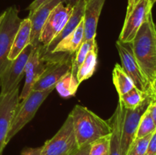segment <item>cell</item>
<instances>
[{
  "label": "cell",
  "mask_w": 156,
  "mask_h": 155,
  "mask_svg": "<svg viewBox=\"0 0 156 155\" xmlns=\"http://www.w3.org/2000/svg\"><path fill=\"white\" fill-rule=\"evenodd\" d=\"M131 45L139 65L152 85L156 78V25L152 13L140 27Z\"/></svg>",
  "instance_id": "obj_1"
},
{
  "label": "cell",
  "mask_w": 156,
  "mask_h": 155,
  "mask_svg": "<svg viewBox=\"0 0 156 155\" xmlns=\"http://www.w3.org/2000/svg\"><path fill=\"white\" fill-rule=\"evenodd\" d=\"M69 115L73 119V128L79 147L91 144L112 132L109 121L101 119L85 106L76 105Z\"/></svg>",
  "instance_id": "obj_2"
},
{
  "label": "cell",
  "mask_w": 156,
  "mask_h": 155,
  "mask_svg": "<svg viewBox=\"0 0 156 155\" xmlns=\"http://www.w3.org/2000/svg\"><path fill=\"white\" fill-rule=\"evenodd\" d=\"M42 56L47 62V67L32 91H41L55 88L57 82L72 71L75 54L58 53Z\"/></svg>",
  "instance_id": "obj_3"
},
{
  "label": "cell",
  "mask_w": 156,
  "mask_h": 155,
  "mask_svg": "<svg viewBox=\"0 0 156 155\" xmlns=\"http://www.w3.org/2000/svg\"><path fill=\"white\" fill-rule=\"evenodd\" d=\"M55 88L46 91H31L25 99L19 102L7 136V143L35 116L40 106Z\"/></svg>",
  "instance_id": "obj_4"
},
{
  "label": "cell",
  "mask_w": 156,
  "mask_h": 155,
  "mask_svg": "<svg viewBox=\"0 0 156 155\" xmlns=\"http://www.w3.org/2000/svg\"><path fill=\"white\" fill-rule=\"evenodd\" d=\"M79 148L73 119L69 115L56 135L42 146L41 155H74Z\"/></svg>",
  "instance_id": "obj_5"
},
{
  "label": "cell",
  "mask_w": 156,
  "mask_h": 155,
  "mask_svg": "<svg viewBox=\"0 0 156 155\" xmlns=\"http://www.w3.org/2000/svg\"><path fill=\"white\" fill-rule=\"evenodd\" d=\"M21 21L15 6L9 7L4 12V18L0 24V76L11 62L8 56Z\"/></svg>",
  "instance_id": "obj_6"
},
{
  "label": "cell",
  "mask_w": 156,
  "mask_h": 155,
  "mask_svg": "<svg viewBox=\"0 0 156 155\" xmlns=\"http://www.w3.org/2000/svg\"><path fill=\"white\" fill-rule=\"evenodd\" d=\"M73 8L66 6L63 2L58 4L50 12L39 38V46L41 54L45 52L50 43L63 30L69 19Z\"/></svg>",
  "instance_id": "obj_7"
},
{
  "label": "cell",
  "mask_w": 156,
  "mask_h": 155,
  "mask_svg": "<svg viewBox=\"0 0 156 155\" xmlns=\"http://www.w3.org/2000/svg\"><path fill=\"white\" fill-rule=\"evenodd\" d=\"M116 46L121 59L122 68L133 82L134 86L141 92L152 94V85L136 59L131 43H123L118 40L116 42Z\"/></svg>",
  "instance_id": "obj_8"
},
{
  "label": "cell",
  "mask_w": 156,
  "mask_h": 155,
  "mask_svg": "<svg viewBox=\"0 0 156 155\" xmlns=\"http://www.w3.org/2000/svg\"><path fill=\"white\" fill-rule=\"evenodd\" d=\"M154 100L152 94H149L136 108L133 109H125V115L120 138V148L122 155H126L133 141L136 139L137 129L143 114Z\"/></svg>",
  "instance_id": "obj_9"
},
{
  "label": "cell",
  "mask_w": 156,
  "mask_h": 155,
  "mask_svg": "<svg viewBox=\"0 0 156 155\" xmlns=\"http://www.w3.org/2000/svg\"><path fill=\"white\" fill-rule=\"evenodd\" d=\"M34 47L29 44L26 48L8 65L0 76V94H7L19 86L24 75L26 63Z\"/></svg>",
  "instance_id": "obj_10"
},
{
  "label": "cell",
  "mask_w": 156,
  "mask_h": 155,
  "mask_svg": "<svg viewBox=\"0 0 156 155\" xmlns=\"http://www.w3.org/2000/svg\"><path fill=\"white\" fill-rule=\"evenodd\" d=\"M19 104V86L7 94H0V155L7 145V136Z\"/></svg>",
  "instance_id": "obj_11"
},
{
  "label": "cell",
  "mask_w": 156,
  "mask_h": 155,
  "mask_svg": "<svg viewBox=\"0 0 156 155\" xmlns=\"http://www.w3.org/2000/svg\"><path fill=\"white\" fill-rule=\"evenodd\" d=\"M155 0H140L132 12L125 18L123 29L120 33L119 40L131 43L133 40L140 27L152 14Z\"/></svg>",
  "instance_id": "obj_12"
},
{
  "label": "cell",
  "mask_w": 156,
  "mask_h": 155,
  "mask_svg": "<svg viewBox=\"0 0 156 155\" xmlns=\"http://www.w3.org/2000/svg\"><path fill=\"white\" fill-rule=\"evenodd\" d=\"M47 67V62L41 55L40 46L34 47L26 63L24 68L25 81L21 94H19V102L25 99L33 90L37 81Z\"/></svg>",
  "instance_id": "obj_13"
},
{
  "label": "cell",
  "mask_w": 156,
  "mask_h": 155,
  "mask_svg": "<svg viewBox=\"0 0 156 155\" xmlns=\"http://www.w3.org/2000/svg\"><path fill=\"white\" fill-rule=\"evenodd\" d=\"M62 2H63V0H52L43 5L32 14L28 15V18H30L31 22L30 44L34 47L39 46V38L41 36V30L44 27L47 18L53 9Z\"/></svg>",
  "instance_id": "obj_14"
},
{
  "label": "cell",
  "mask_w": 156,
  "mask_h": 155,
  "mask_svg": "<svg viewBox=\"0 0 156 155\" xmlns=\"http://www.w3.org/2000/svg\"><path fill=\"white\" fill-rule=\"evenodd\" d=\"M106 0H87L84 12V33L83 42L96 38L97 27L99 17Z\"/></svg>",
  "instance_id": "obj_15"
},
{
  "label": "cell",
  "mask_w": 156,
  "mask_h": 155,
  "mask_svg": "<svg viewBox=\"0 0 156 155\" xmlns=\"http://www.w3.org/2000/svg\"><path fill=\"white\" fill-rule=\"evenodd\" d=\"M86 2L87 0H80V1L78 2V4L73 8V13H72L69 21H67L66 24L63 30L59 33V34L58 35L51 43H50V45L47 46L45 52H44L42 55L52 54V52L54 50L55 47L56 46V45H57L62 39H64L67 35H69L70 33H72V32L77 27V26L79 25V23L81 22V21L83 19Z\"/></svg>",
  "instance_id": "obj_16"
},
{
  "label": "cell",
  "mask_w": 156,
  "mask_h": 155,
  "mask_svg": "<svg viewBox=\"0 0 156 155\" xmlns=\"http://www.w3.org/2000/svg\"><path fill=\"white\" fill-rule=\"evenodd\" d=\"M125 115V108L118 102L114 114L108 121L112 127L111 135V150L110 155H122L120 148V138Z\"/></svg>",
  "instance_id": "obj_17"
},
{
  "label": "cell",
  "mask_w": 156,
  "mask_h": 155,
  "mask_svg": "<svg viewBox=\"0 0 156 155\" xmlns=\"http://www.w3.org/2000/svg\"><path fill=\"white\" fill-rule=\"evenodd\" d=\"M84 33H85V29H84V21L82 19L77 27L56 45L52 53H66L75 54L79 50L81 44L83 43Z\"/></svg>",
  "instance_id": "obj_18"
},
{
  "label": "cell",
  "mask_w": 156,
  "mask_h": 155,
  "mask_svg": "<svg viewBox=\"0 0 156 155\" xmlns=\"http://www.w3.org/2000/svg\"><path fill=\"white\" fill-rule=\"evenodd\" d=\"M30 33H31V22L30 18L22 19L18 32L14 39L12 49L9 53L8 59L12 61L15 59L27 46L30 44Z\"/></svg>",
  "instance_id": "obj_19"
},
{
  "label": "cell",
  "mask_w": 156,
  "mask_h": 155,
  "mask_svg": "<svg viewBox=\"0 0 156 155\" xmlns=\"http://www.w3.org/2000/svg\"><path fill=\"white\" fill-rule=\"evenodd\" d=\"M113 82L119 96L126 94L135 87L133 82L118 63L116 64L113 70Z\"/></svg>",
  "instance_id": "obj_20"
},
{
  "label": "cell",
  "mask_w": 156,
  "mask_h": 155,
  "mask_svg": "<svg viewBox=\"0 0 156 155\" xmlns=\"http://www.w3.org/2000/svg\"><path fill=\"white\" fill-rule=\"evenodd\" d=\"M98 48L97 42H96V38H93L91 40L85 41L81 44L79 50L75 53L74 59L73 62V67H72V75L74 78L77 80V73L79 71V68L82 65L86 58L88 53L91 51V50ZM78 81V80H77Z\"/></svg>",
  "instance_id": "obj_21"
},
{
  "label": "cell",
  "mask_w": 156,
  "mask_h": 155,
  "mask_svg": "<svg viewBox=\"0 0 156 155\" xmlns=\"http://www.w3.org/2000/svg\"><path fill=\"white\" fill-rule=\"evenodd\" d=\"M98 62V48L91 50L87 55L85 61L77 73V80L79 84L90 78L95 71Z\"/></svg>",
  "instance_id": "obj_22"
},
{
  "label": "cell",
  "mask_w": 156,
  "mask_h": 155,
  "mask_svg": "<svg viewBox=\"0 0 156 155\" xmlns=\"http://www.w3.org/2000/svg\"><path fill=\"white\" fill-rule=\"evenodd\" d=\"M79 84H80L73 78L70 71L57 82L55 88L61 97L67 98L76 94Z\"/></svg>",
  "instance_id": "obj_23"
},
{
  "label": "cell",
  "mask_w": 156,
  "mask_h": 155,
  "mask_svg": "<svg viewBox=\"0 0 156 155\" xmlns=\"http://www.w3.org/2000/svg\"><path fill=\"white\" fill-rule=\"evenodd\" d=\"M151 94H145L139 91L136 87L126 94L119 96V102L126 109H133L136 108L145 100L147 95Z\"/></svg>",
  "instance_id": "obj_24"
},
{
  "label": "cell",
  "mask_w": 156,
  "mask_h": 155,
  "mask_svg": "<svg viewBox=\"0 0 156 155\" xmlns=\"http://www.w3.org/2000/svg\"><path fill=\"white\" fill-rule=\"evenodd\" d=\"M156 131V126L151 117L149 112L147 110L143 114L140 120L138 129H137L136 138H141L146 137L150 134L154 133Z\"/></svg>",
  "instance_id": "obj_25"
},
{
  "label": "cell",
  "mask_w": 156,
  "mask_h": 155,
  "mask_svg": "<svg viewBox=\"0 0 156 155\" xmlns=\"http://www.w3.org/2000/svg\"><path fill=\"white\" fill-rule=\"evenodd\" d=\"M111 135L101 138L90 145L89 155H110Z\"/></svg>",
  "instance_id": "obj_26"
},
{
  "label": "cell",
  "mask_w": 156,
  "mask_h": 155,
  "mask_svg": "<svg viewBox=\"0 0 156 155\" xmlns=\"http://www.w3.org/2000/svg\"><path fill=\"white\" fill-rule=\"evenodd\" d=\"M153 133L141 138H136L131 144L126 155H145Z\"/></svg>",
  "instance_id": "obj_27"
},
{
  "label": "cell",
  "mask_w": 156,
  "mask_h": 155,
  "mask_svg": "<svg viewBox=\"0 0 156 155\" xmlns=\"http://www.w3.org/2000/svg\"><path fill=\"white\" fill-rule=\"evenodd\" d=\"M145 155H156V131L149 141Z\"/></svg>",
  "instance_id": "obj_28"
},
{
  "label": "cell",
  "mask_w": 156,
  "mask_h": 155,
  "mask_svg": "<svg viewBox=\"0 0 156 155\" xmlns=\"http://www.w3.org/2000/svg\"><path fill=\"white\" fill-rule=\"evenodd\" d=\"M50 1H52V0H34L31 2V4L27 8V9L29 10V15L34 12L37 9H39L43 5L46 4V3L49 2Z\"/></svg>",
  "instance_id": "obj_29"
},
{
  "label": "cell",
  "mask_w": 156,
  "mask_h": 155,
  "mask_svg": "<svg viewBox=\"0 0 156 155\" xmlns=\"http://www.w3.org/2000/svg\"><path fill=\"white\" fill-rule=\"evenodd\" d=\"M42 147H27L21 151V155H41Z\"/></svg>",
  "instance_id": "obj_30"
},
{
  "label": "cell",
  "mask_w": 156,
  "mask_h": 155,
  "mask_svg": "<svg viewBox=\"0 0 156 155\" xmlns=\"http://www.w3.org/2000/svg\"><path fill=\"white\" fill-rule=\"evenodd\" d=\"M148 111L149 112L151 117H152V120L154 122V124L156 126V101L155 100H152L151 102L150 105H149V108H148Z\"/></svg>",
  "instance_id": "obj_31"
},
{
  "label": "cell",
  "mask_w": 156,
  "mask_h": 155,
  "mask_svg": "<svg viewBox=\"0 0 156 155\" xmlns=\"http://www.w3.org/2000/svg\"><path fill=\"white\" fill-rule=\"evenodd\" d=\"M140 1V0H128V5L127 9H126V17H127L128 15L130 14V12H132L133 9L134 7L138 4Z\"/></svg>",
  "instance_id": "obj_32"
},
{
  "label": "cell",
  "mask_w": 156,
  "mask_h": 155,
  "mask_svg": "<svg viewBox=\"0 0 156 155\" xmlns=\"http://www.w3.org/2000/svg\"><path fill=\"white\" fill-rule=\"evenodd\" d=\"M90 145L91 144H87V145L80 147L79 150L74 155H89Z\"/></svg>",
  "instance_id": "obj_33"
},
{
  "label": "cell",
  "mask_w": 156,
  "mask_h": 155,
  "mask_svg": "<svg viewBox=\"0 0 156 155\" xmlns=\"http://www.w3.org/2000/svg\"><path fill=\"white\" fill-rule=\"evenodd\" d=\"M80 0H63V3L66 6L70 8H74Z\"/></svg>",
  "instance_id": "obj_34"
},
{
  "label": "cell",
  "mask_w": 156,
  "mask_h": 155,
  "mask_svg": "<svg viewBox=\"0 0 156 155\" xmlns=\"http://www.w3.org/2000/svg\"><path fill=\"white\" fill-rule=\"evenodd\" d=\"M152 94L153 96L154 99L156 98V78L152 84Z\"/></svg>",
  "instance_id": "obj_35"
},
{
  "label": "cell",
  "mask_w": 156,
  "mask_h": 155,
  "mask_svg": "<svg viewBox=\"0 0 156 155\" xmlns=\"http://www.w3.org/2000/svg\"><path fill=\"white\" fill-rule=\"evenodd\" d=\"M3 18H4V12H3V13L1 15H0V24H1V23H2V21Z\"/></svg>",
  "instance_id": "obj_36"
},
{
  "label": "cell",
  "mask_w": 156,
  "mask_h": 155,
  "mask_svg": "<svg viewBox=\"0 0 156 155\" xmlns=\"http://www.w3.org/2000/svg\"><path fill=\"white\" fill-rule=\"evenodd\" d=\"M154 100H155V101H156V98H155V99H154Z\"/></svg>",
  "instance_id": "obj_37"
}]
</instances>
